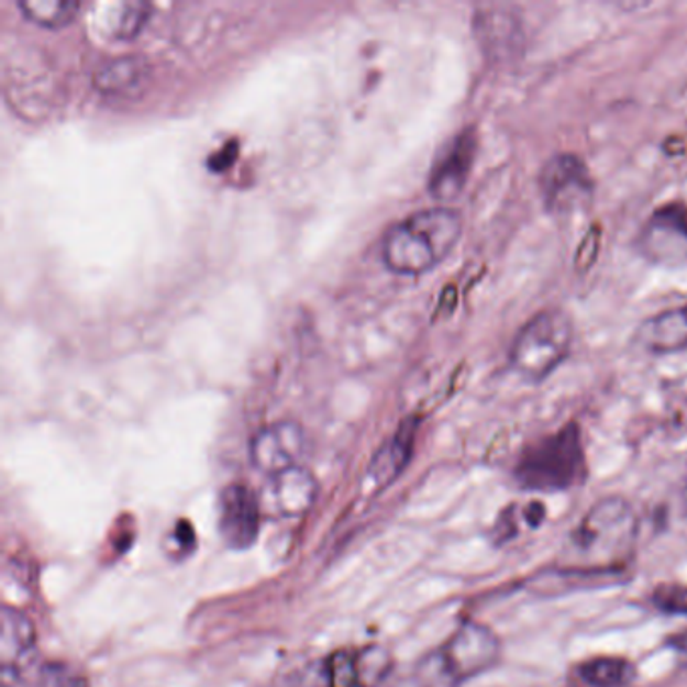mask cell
Returning a JSON list of instances; mask_svg holds the SVG:
<instances>
[{
  "instance_id": "cell-9",
  "label": "cell",
  "mask_w": 687,
  "mask_h": 687,
  "mask_svg": "<svg viewBox=\"0 0 687 687\" xmlns=\"http://www.w3.org/2000/svg\"><path fill=\"white\" fill-rule=\"evenodd\" d=\"M261 500L244 484H230L218 500V531L234 551L251 549L261 532Z\"/></svg>"
},
{
  "instance_id": "cell-24",
  "label": "cell",
  "mask_w": 687,
  "mask_h": 687,
  "mask_svg": "<svg viewBox=\"0 0 687 687\" xmlns=\"http://www.w3.org/2000/svg\"><path fill=\"white\" fill-rule=\"evenodd\" d=\"M684 502H686V514H687V484H686V496H684Z\"/></svg>"
},
{
  "instance_id": "cell-8",
  "label": "cell",
  "mask_w": 687,
  "mask_h": 687,
  "mask_svg": "<svg viewBox=\"0 0 687 687\" xmlns=\"http://www.w3.org/2000/svg\"><path fill=\"white\" fill-rule=\"evenodd\" d=\"M638 253L655 266L687 263V206L667 202L655 208L638 234Z\"/></svg>"
},
{
  "instance_id": "cell-14",
  "label": "cell",
  "mask_w": 687,
  "mask_h": 687,
  "mask_svg": "<svg viewBox=\"0 0 687 687\" xmlns=\"http://www.w3.org/2000/svg\"><path fill=\"white\" fill-rule=\"evenodd\" d=\"M317 483L313 474L302 466L270 476L266 486L265 500L282 517H299L313 505Z\"/></svg>"
},
{
  "instance_id": "cell-5",
  "label": "cell",
  "mask_w": 687,
  "mask_h": 687,
  "mask_svg": "<svg viewBox=\"0 0 687 687\" xmlns=\"http://www.w3.org/2000/svg\"><path fill=\"white\" fill-rule=\"evenodd\" d=\"M575 343V325L565 309L549 307L520 326L508 350V363L527 384L539 386L567 362Z\"/></svg>"
},
{
  "instance_id": "cell-3",
  "label": "cell",
  "mask_w": 687,
  "mask_h": 687,
  "mask_svg": "<svg viewBox=\"0 0 687 687\" xmlns=\"http://www.w3.org/2000/svg\"><path fill=\"white\" fill-rule=\"evenodd\" d=\"M502 655L495 631L476 621H464L450 640L428 653L411 677L413 687H462L468 679L490 672Z\"/></svg>"
},
{
  "instance_id": "cell-17",
  "label": "cell",
  "mask_w": 687,
  "mask_h": 687,
  "mask_svg": "<svg viewBox=\"0 0 687 687\" xmlns=\"http://www.w3.org/2000/svg\"><path fill=\"white\" fill-rule=\"evenodd\" d=\"M147 81L149 63L137 55H121L106 60L93 73V85L106 96H140Z\"/></svg>"
},
{
  "instance_id": "cell-22",
  "label": "cell",
  "mask_w": 687,
  "mask_h": 687,
  "mask_svg": "<svg viewBox=\"0 0 687 687\" xmlns=\"http://www.w3.org/2000/svg\"><path fill=\"white\" fill-rule=\"evenodd\" d=\"M147 12H149V4H145V2H130V4H123L120 26H118V35H135V33L142 29V24L147 21Z\"/></svg>"
},
{
  "instance_id": "cell-2",
  "label": "cell",
  "mask_w": 687,
  "mask_h": 687,
  "mask_svg": "<svg viewBox=\"0 0 687 687\" xmlns=\"http://www.w3.org/2000/svg\"><path fill=\"white\" fill-rule=\"evenodd\" d=\"M462 232V214L454 208L413 212L387 232L381 246L384 263L398 275H423L446 261Z\"/></svg>"
},
{
  "instance_id": "cell-13",
  "label": "cell",
  "mask_w": 687,
  "mask_h": 687,
  "mask_svg": "<svg viewBox=\"0 0 687 687\" xmlns=\"http://www.w3.org/2000/svg\"><path fill=\"white\" fill-rule=\"evenodd\" d=\"M633 343L650 355L687 350V304L647 317L633 333Z\"/></svg>"
},
{
  "instance_id": "cell-21",
  "label": "cell",
  "mask_w": 687,
  "mask_h": 687,
  "mask_svg": "<svg viewBox=\"0 0 687 687\" xmlns=\"http://www.w3.org/2000/svg\"><path fill=\"white\" fill-rule=\"evenodd\" d=\"M601 242H603V229L601 224H592V229L583 236L577 254H575V270L587 273L597 263L601 254Z\"/></svg>"
},
{
  "instance_id": "cell-4",
  "label": "cell",
  "mask_w": 687,
  "mask_h": 687,
  "mask_svg": "<svg viewBox=\"0 0 687 687\" xmlns=\"http://www.w3.org/2000/svg\"><path fill=\"white\" fill-rule=\"evenodd\" d=\"M587 456L579 423L568 422L522 450L514 480L529 492H565L587 480Z\"/></svg>"
},
{
  "instance_id": "cell-12",
  "label": "cell",
  "mask_w": 687,
  "mask_h": 687,
  "mask_svg": "<svg viewBox=\"0 0 687 687\" xmlns=\"http://www.w3.org/2000/svg\"><path fill=\"white\" fill-rule=\"evenodd\" d=\"M474 35L478 36L488 59L500 65L519 60L527 47L522 19L505 7L478 12L474 19Z\"/></svg>"
},
{
  "instance_id": "cell-19",
  "label": "cell",
  "mask_w": 687,
  "mask_h": 687,
  "mask_svg": "<svg viewBox=\"0 0 687 687\" xmlns=\"http://www.w3.org/2000/svg\"><path fill=\"white\" fill-rule=\"evenodd\" d=\"M544 514H546V508L539 500H532L524 507H508L500 514V519L496 520L495 532H492L496 543L512 541L524 529H539L543 524Z\"/></svg>"
},
{
  "instance_id": "cell-23",
  "label": "cell",
  "mask_w": 687,
  "mask_h": 687,
  "mask_svg": "<svg viewBox=\"0 0 687 687\" xmlns=\"http://www.w3.org/2000/svg\"><path fill=\"white\" fill-rule=\"evenodd\" d=\"M667 645H672L677 652L687 653V628L679 629L667 638Z\"/></svg>"
},
{
  "instance_id": "cell-7",
  "label": "cell",
  "mask_w": 687,
  "mask_h": 687,
  "mask_svg": "<svg viewBox=\"0 0 687 687\" xmlns=\"http://www.w3.org/2000/svg\"><path fill=\"white\" fill-rule=\"evenodd\" d=\"M391 672V655L369 645L355 652H335L309 665L297 687H377Z\"/></svg>"
},
{
  "instance_id": "cell-16",
  "label": "cell",
  "mask_w": 687,
  "mask_h": 687,
  "mask_svg": "<svg viewBox=\"0 0 687 687\" xmlns=\"http://www.w3.org/2000/svg\"><path fill=\"white\" fill-rule=\"evenodd\" d=\"M418 423H420L418 418L406 420L399 425L398 432L375 452L367 470V476L375 484V488H386L389 484L396 483L399 474L410 464Z\"/></svg>"
},
{
  "instance_id": "cell-18",
  "label": "cell",
  "mask_w": 687,
  "mask_h": 687,
  "mask_svg": "<svg viewBox=\"0 0 687 687\" xmlns=\"http://www.w3.org/2000/svg\"><path fill=\"white\" fill-rule=\"evenodd\" d=\"M577 674L591 687H628L635 676V665L623 657H591L577 667Z\"/></svg>"
},
{
  "instance_id": "cell-1",
  "label": "cell",
  "mask_w": 687,
  "mask_h": 687,
  "mask_svg": "<svg viewBox=\"0 0 687 687\" xmlns=\"http://www.w3.org/2000/svg\"><path fill=\"white\" fill-rule=\"evenodd\" d=\"M640 520L631 502L609 496L595 502L568 534L563 553L565 570L579 575L619 573L638 544Z\"/></svg>"
},
{
  "instance_id": "cell-6",
  "label": "cell",
  "mask_w": 687,
  "mask_h": 687,
  "mask_svg": "<svg viewBox=\"0 0 687 687\" xmlns=\"http://www.w3.org/2000/svg\"><path fill=\"white\" fill-rule=\"evenodd\" d=\"M539 190L544 210L553 218L567 220L591 208L595 180L583 157L573 152H558L544 162L539 174Z\"/></svg>"
},
{
  "instance_id": "cell-20",
  "label": "cell",
  "mask_w": 687,
  "mask_h": 687,
  "mask_svg": "<svg viewBox=\"0 0 687 687\" xmlns=\"http://www.w3.org/2000/svg\"><path fill=\"white\" fill-rule=\"evenodd\" d=\"M19 9L33 23L59 29L71 23L81 9L79 0H19Z\"/></svg>"
},
{
  "instance_id": "cell-10",
  "label": "cell",
  "mask_w": 687,
  "mask_h": 687,
  "mask_svg": "<svg viewBox=\"0 0 687 687\" xmlns=\"http://www.w3.org/2000/svg\"><path fill=\"white\" fill-rule=\"evenodd\" d=\"M304 452V432L297 422H277L254 434L251 459L256 470L268 476L299 466Z\"/></svg>"
},
{
  "instance_id": "cell-11",
  "label": "cell",
  "mask_w": 687,
  "mask_h": 687,
  "mask_svg": "<svg viewBox=\"0 0 687 687\" xmlns=\"http://www.w3.org/2000/svg\"><path fill=\"white\" fill-rule=\"evenodd\" d=\"M476 152H478V133L474 128H466L446 145L444 154L437 157L432 168L428 184L435 200L447 202L458 198L470 178Z\"/></svg>"
},
{
  "instance_id": "cell-15",
  "label": "cell",
  "mask_w": 687,
  "mask_h": 687,
  "mask_svg": "<svg viewBox=\"0 0 687 687\" xmlns=\"http://www.w3.org/2000/svg\"><path fill=\"white\" fill-rule=\"evenodd\" d=\"M33 650H35V628L31 619L16 609L4 607L0 629V660L4 687L11 684V676L16 677L21 664Z\"/></svg>"
}]
</instances>
